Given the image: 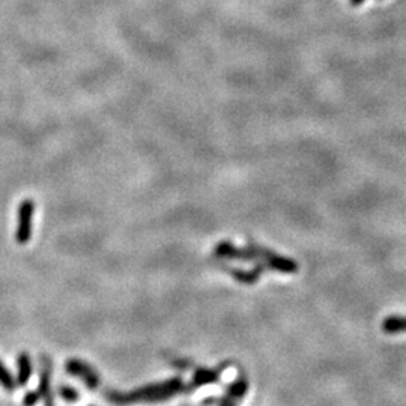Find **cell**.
Returning a JSON list of instances; mask_svg holds the SVG:
<instances>
[{
  "mask_svg": "<svg viewBox=\"0 0 406 406\" xmlns=\"http://www.w3.org/2000/svg\"><path fill=\"white\" fill-rule=\"evenodd\" d=\"M184 384L181 379H169L164 383L150 384L146 387H142L138 390L130 391V393H110L109 399L110 402L116 405H131V403H154V402H164L177 393L182 391Z\"/></svg>",
  "mask_w": 406,
  "mask_h": 406,
  "instance_id": "cell-1",
  "label": "cell"
},
{
  "mask_svg": "<svg viewBox=\"0 0 406 406\" xmlns=\"http://www.w3.org/2000/svg\"><path fill=\"white\" fill-rule=\"evenodd\" d=\"M248 250L255 255L260 262L265 263L268 270L283 273V274H297L298 273V263L294 259L285 258L282 255H277L273 250L265 248L256 243H248Z\"/></svg>",
  "mask_w": 406,
  "mask_h": 406,
  "instance_id": "cell-2",
  "label": "cell"
},
{
  "mask_svg": "<svg viewBox=\"0 0 406 406\" xmlns=\"http://www.w3.org/2000/svg\"><path fill=\"white\" fill-rule=\"evenodd\" d=\"M35 202L32 199H24L17 212V229H16V243L18 246H26L32 238Z\"/></svg>",
  "mask_w": 406,
  "mask_h": 406,
  "instance_id": "cell-3",
  "label": "cell"
},
{
  "mask_svg": "<svg viewBox=\"0 0 406 406\" xmlns=\"http://www.w3.org/2000/svg\"><path fill=\"white\" fill-rule=\"evenodd\" d=\"M214 256L217 258V259H231V260H241V262H251V263H255V265L263 263L255 255H253V253L248 248L247 250L238 248L236 246L229 243V241H221V243L215 244Z\"/></svg>",
  "mask_w": 406,
  "mask_h": 406,
  "instance_id": "cell-4",
  "label": "cell"
},
{
  "mask_svg": "<svg viewBox=\"0 0 406 406\" xmlns=\"http://www.w3.org/2000/svg\"><path fill=\"white\" fill-rule=\"evenodd\" d=\"M215 266H217V268H221L224 273L231 274L236 282L244 283V285H255V283H258V282H259V277H260L266 270H268L263 263H259V265H255V268H253V270L244 271V270L236 268V266H231V265L224 263L221 259L215 260Z\"/></svg>",
  "mask_w": 406,
  "mask_h": 406,
  "instance_id": "cell-5",
  "label": "cell"
},
{
  "mask_svg": "<svg viewBox=\"0 0 406 406\" xmlns=\"http://www.w3.org/2000/svg\"><path fill=\"white\" fill-rule=\"evenodd\" d=\"M67 371L71 375L82 379L83 383L91 390H95L99 385V378H98L97 372L92 369L91 366L80 361V360H70L67 363Z\"/></svg>",
  "mask_w": 406,
  "mask_h": 406,
  "instance_id": "cell-6",
  "label": "cell"
},
{
  "mask_svg": "<svg viewBox=\"0 0 406 406\" xmlns=\"http://www.w3.org/2000/svg\"><path fill=\"white\" fill-rule=\"evenodd\" d=\"M38 395L44 399L45 406H53V393H52V375H50L48 366L45 363L44 369L41 372V379H40V390H38Z\"/></svg>",
  "mask_w": 406,
  "mask_h": 406,
  "instance_id": "cell-7",
  "label": "cell"
},
{
  "mask_svg": "<svg viewBox=\"0 0 406 406\" xmlns=\"http://www.w3.org/2000/svg\"><path fill=\"white\" fill-rule=\"evenodd\" d=\"M18 375H17V384L18 385H26L31 379L32 375V361L28 352H21L18 355Z\"/></svg>",
  "mask_w": 406,
  "mask_h": 406,
  "instance_id": "cell-8",
  "label": "cell"
},
{
  "mask_svg": "<svg viewBox=\"0 0 406 406\" xmlns=\"http://www.w3.org/2000/svg\"><path fill=\"white\" fill-rule=\"evenodd\" d=\"M383 331L387 334H397L406 331V316H390L383 322Z\"/></svg>",
  "mask_w": 406,
  "mask_h": 406,
  "instance_id": "cell-9",
  "label": "cell"
},
{
  "mask_svg": "<svg viewBox=\"0 0 406 406\" xmlns=\"http://www.w3.org/2000/svg\"><path fill=\"white\" fill-rule=\"evenodd\" d=\"M219 380V373L208 369H199L194 373L193 384L194 385H207V384H214Z\"/></svg>",
  "mask_w": 406,
  "mask_h": 406,
  "instance_id": "cell-10",
  "label": "cell"
},
{
  "mask_svg": "<svg viewBox=\"0 0 406 406\" xmlns=\"http://www.w3.org/2000/svg\"><path fill=\"white\" fill-rule=\"evenodd\" d=\"M0 385H2L6 391L16 390V379L11 375V372L6 369L5 364L0 361Z\"/></svg>",
  "mask_w": 406,
  "mask_h": 406,
  "instance_id": "cell-11",
  "label": "cell"
},
{
  "mask_svg": "<svg viewBox=\"0 0 406 406\" xmlns=\"http://www.w3.org/2000/svg\"><path fill=\"white\" fill-rule=\"evenodd\" d=\"M246 393H247V383H246V380H238V383H235L229 388V396L234 397L235 400L239 399V397H243Z\"/></svg>",
  "mask_w": 406,
  "mask_h": 406,
  "instance_id": "cell-12",
  "label": "cell"
},
{
  "mask_svg": "<svg viewBox=\"0 0 406 406\" xmlns=\"http://www.w3.org/2000/svg\"><path fill=\"white\" fill-rule=\"evenodd\" d=\"M59 395L65 399V400H68V402H75L79 399V393L75 391L74 388H71V387H68V385H65V387H60V390H59Z\"/></svg>",
  "mask_w": 406,
  "mask_h": 406,
  "instance_id": "cell-13",
  "label": "cell"
},
{
  "mask_svg": "<svg viewBox=\"0 0 406 406\" xmlns=\"http://www.w3.org/2000/svg\"><path fill=\"white\" fill-rule=\"evenodd\" d=\"M38 400H40V395H38V391H31V393H28L26 396H24V406H33Z\"/></svg>",
  "mask_w": 406,
  "mask_h": 406,
  "instance_id": "cell-14",
  "label": "cell"
},
{
  "mask_svg": "<svg viewBox=\"0 0 406 406\" xmlns=\"http://www.w3.org/2000/svg\"><path fill=\"white\" fill-rule=\"evenodd\" d=\"M220 406H235V399L231 397V396L226 397Z\"/></svg>",
  "mask_w": 406,
  "mask_h": 406,
  "instance_id": "cell-15",
  "label": "cell"
},
{
  "mask_svg": "<svg viewBox=\"0 0 406 406\" xmlns=\"http://www.w3.org/2000/svg\"><path fill=\"white\" fill-rule=\"evenodd\" d=\"M364 4V0H351V5L352 6H360Z\"/></svg>",
  "mask_w": 406,
  "mask_h": 406,
  "instance_id": "cell-16",
  "label": "cell"
}]
</instances>
